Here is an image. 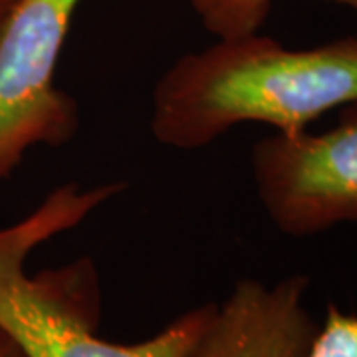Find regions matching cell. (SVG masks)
Masks as SVG:
<instances>
[{"instance_id":"8","label":"cell","mask_w":357,"mask_h":357,"mask_svg":"<svg viewBox=\"0 0 357 357\" xmlns=\"http://www.w3.org/2000/svg\"><path fill=\"white\" fill-rule=\"evenodd\" d=\"M0 357H26L22 349L14 344L13 337L0 330Z\"/></svg>"},{"instance_id":"9","label":"cell","mask_w":357,"mask_h":357,"mask_svg":"<svg viewBox=\"0 0 357 357\" xmlns=\"http://www.w3.org/2000/svg\"><path fill=\"white\" fill-rule=\"evenodd\" d=\"M14 2H16V0H0V20L4 18V14L10 10V6H13Z\"/></svg>"},{"instance_id":"3","label":"cell","mask_w":357,"mask_h":357,"mask_svg":"<svg viewBox=\"0 0 357 357\" xmlns=\"http://www.w3.org/2000/svg\"><path fill=\"white\" fill-rule=\"evenodd\" d=\"M82 0H16L0 20V189L36 147H64L79 131L76 100L56 86Z\"/></svg>"},{"instance_id":"6","label":"cell","mask_w":357,"mask_h":357,"mask_svg":"<svg viewBox=\"0 0 357 357\" xmlns=\"http://www.w3.org/2000/svg\"><path fill=\"white\" fill-rule=\"evenodd\" d=\"M357 13V0H324ZM203 26L217 38H232L258 32L272 0H192Z\"/></svg>"},{"instance_id":"4","label":"cell","mask_w":357,"mask_h":357,"mask_svg":"<svg viewBox=\"0 0 357 357\" xmlns=\"http://www.w3.org/2000/svg\"><path fill=\"white\" fill-rule=\"evenodd\" d=\"M256 199L274 229L304 238L357 227V102L340 107L332 128L272 133L252 145Z\"/></svg>"},{"instance_id":"7","label":"cell","mask_w":357,"mask_h":357,"mask_svg":"<svg viewBox=\"0 0 357 357\" xmlns=\"http://www.w3.org/2000/svg\"><path fill=\"white\" fill-rule=\"evenodd\" d=\"M304 357H357V312H345L335 304L326 307Z\"/></svg>"},{"instance_id":"5","label":"cell","mask_w":357,"mask_h":357,"mask_svg":"<svg viewBox=\"0 0 357 357\" xmlns=\"http://www.w3.org/2000/svg\"><path fill=\"white\" fill-rule=\"evenodd\" d=\"M307 290L304 274L274 284L241 278L217 304L191 357H304L319 326L307 310Z\"/></svg>"},{"instance_id":"1","label":"cell","mask_w":357,"mask_h":357,"mask_svg":"<svg viewBox=\"0 0 357 357\" xmlns=\"http://www.w3.org/2000/svg\"><path fill=\"white\" fill-rule=\"evenodd\" d=\"M357 102V36L286 48L260 32L217 38L157 79L149 129L167 149L199 151L243 123L298 133Z\"/></svg>"},{"instance_id":"2","label":"cell","mask_w":357,"mask_h":357,"mask_svg":"<svg viewBox=\"0 0 357 357\" xmlns=\"http://www.w3.org/2000/svg\"><path fill=\"white\" fill-rule=\"evenodd\" d=\"M126 187L123 181L64 183L26 217L0 229V330L26 357H191L211 326L217 302L183 312L147 340L115 344L98 333L102 296L88 258L36 276L26 272L38 246L79 227Z\"/></svg>"}]
</instances>
